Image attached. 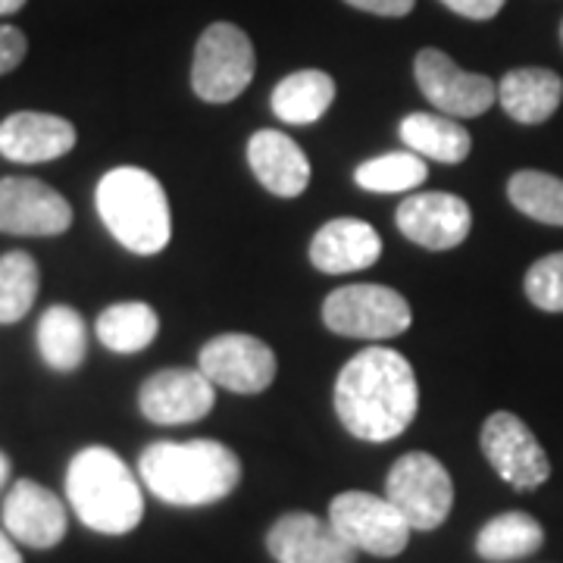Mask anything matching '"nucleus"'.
I'll use <instances>...</instances> for the list:
<instances>
[{
  "mask_svg": "<svg viewBox=\"0 0 563 563\" xmlns=\"http://www.w3.org/2000/svg\"><path fill=\"white\" fill-rule=\"evenodd\" d=\"M395 222H398L404 239H410L426 251H451L470 235L473 210L457 195L422 191V195H410L398 207Z\"/></svg>",
  "mask_w": 563,
  "mask_h": 563,
  "instance_id": "nucleus-14",
  "label": "nucleus"
},
{
  "mask_svg": "<svg viewBox=\"0 0 563 563\" xmlns=\"http://www.w3.org/2000/svg\"><path fill=\"white\" fill-rule=\"evenodd\" d=\"M404 144L420 154L422 161L439 163H463L470 157L473 139L461 122L435 113H410L401 120Z\"/></svg>",
  "mask_w": 563,
  "mask_h": 563,
  "instance_id": "nucleus-22",
  "label": "nucleus"
},
{
  "mask_svg": "<svg viewBox=\"0 0 563 563\" xmlns=\"http://www.w3.org/2000/svg\"><path fill=\"white\" fill-rule=\"evenodd\" d=\"M498 101L510 120L539 125L558 113L563 101V79L542 66L510 69L498 85Z\"/></svg>",
  "mask_w": 563,
  "mask_h": 563,
  "instance_id": "nucleus-20",
  "label": "nucleus"
},
{
  "mask_svg": "<svg viewBox=\"0 0 563 563\" xmlns=\"http://www.w3.org/2000/svg\"><path fill=\"white\" fill-rule=\"evenodd\" d=\"M217 404V385L201 369H161L141 385V413L157 426L203 420Z\"/></svg>",
  "mask_w": 563,
  "mask_h": 563,
  "instance_id": "nucleus-13",
  "label": "nucleus"
},
{
  "mask_svg": "<svg viewBox=\"0 0 563 563\" xmlns=\"http://www.w3.org/2000/svg\"><path fill=\"white\" fill-rule=\"evenodd\" d=\"M429 176V166L422 163L420 154L413 151H395V154H383L373 161L361 163L354 169V181L363 191H376V195H398V191H410L422 185Z\"/></svg>",
  "mask_w": 563,
  "mask_h": 563,
  "instance_id": "nucleus-27",
  "label": "nucleus"
},
{
  "mask_svg": "<svg viewBox=\"0 0 563 563\" xmlns=\"http://www.w3.org/2000/svg\"><path fill=\"white\" fill-rule=\"evenodd\" d=\"M266 548L276 563H354L357 551L339 529L313 514H285L266 532Z\"/></svg>",
  "mask_w": 563,
  "mask_h": 563,
  "instance_id": "nucleus-15",
  "label": "nucleus"
},
{
  "mask_svg": "<svg viewBox=\"0 0 563 563\" xmlns=\"http://www.w3.org/2000/svg\"><path fill=\"white\" fill-rule=\"evenodd\" d=\"M344 3L357 7L363 13H373V16H407L417 0H344Z\"/></svg>",
  "mask_w": 563,
  "mask_h": 563,
  "instance_id": "nucleus-32",
  "label": "nucleus"
},
{
  "mask_svg": "<svg viewBox=\"0 0 563 563\" xmlns=\"http://www.w3.org/2000/svg\"><path fill=\"white\" fill-rule=\"evenodd\" d=\"M329 523L354 551H366L373 558H398L413 532L395 504L369 492L335 495L329 504Z\"/></svg>",
  "mask_w": 563,
  "mask_h": 563,
  "instance_id": "nucleus-8",
  "label": "nucleus"
},
{
  "mask_svg": "<svg viewBox=\"0 0 563 563\" xmlns=\"http://www.w3.org/2000/svg\"><path fill=\"white\" fill-rule=\"evenodd\" d=\"M544 544V529L536 517H529L523 510H507L492 517L476 536V554L483 561L504 563L520 561L536 554Z\"/></svg>",
  "mask_w": 563,
  "mask_h": 563,
  "instance_id": "nucleus-23",
  "label": "nucleus"
},
{
  "mask_svg": "<svg viewBox=\"0 0 563 563\" xmlns=\"http://www.w3.org/2000/svg\"><path fill=\"white\" fill-rule=\"evenodd\" d=\"M198 369L217 388L235 395H261L276 379V354L257 335L229 332L203 344L198 354Z\"/></svg>",
  "mask_w": 563,
  "mask_h": 563,
  "instance_id": "nucleus-11",
  "label": "nucleus"
},
{
  "mask_svg": "<svg viewBox=\"0 0 563 563\" xmlns=\"http://www.w3.org/2000/svg\"><path fill=\"white\" fill-rule=\"evenodd\" d=\"M413 76L426 101L451 120H476L498 101L495 81L479 73H463L457 63L435 47H426L417 54Z\"/></svg>",
  "mask_w": 563,
  "mask_h": 563,
  "instance_id": "nucleus-9",
  "label": "nucleus"
},
{
  "mask_svg": "<svg viewBox=\"0 0 563 563\" xmlns=\"http://www.w3.org/2000/svg\"><path fill=\"white\" fill-rule=\"evenodd\" d=\"M38 351L44 363L57 373L79 369L88 354V332L79 310L73 307H47L38 322Z\"/></svg>",
  "mask_w": 563,
  "mask_h": 563,
  "instance_id": "nucleus-24",
  "label": "nucleus"
},
{
  "mask_svg": "<svg viewBox=\"0 0 563 563\" xmlns=\"http://www.w3.org/2000/svg\"><path fill=\"white\" fill-rule=\"evenodd\" d=\"M29 51V41L16 25H0V76L13 73Z\"/></svg>",
  "mask_w": 563,
  "mask_h": 563,
  "instance_id": "nucleus-30",
  "label": "nucleus"
},
{
  "mask_svg": "<svg viewBox=\"0 0 563 563\" xmlns=\"http://www.w3.org/2000/svg\"><path fill=\"white\" fill-rule=\"evenodd\" d=\"M98 213L110 235L132 254L151 257L161 254L173 235V220H169V201L166 191L139 166H117L98 181Z\"/></svg>",
  "mask_w": 563,
  "mask_h": 563,
  "instance_id": "nucleus-4",
  "label": "nucleus"
},
{
  "mask_svg": "<svg viewBox=\"0 0 563 563\" xmlns=\"http://www.w3.org/2000/svg\"><path fill=\"white\" fill-rule=\"evenodd\" d=\"M0 563H22L20 548L13 544L10 532H3V529H0Z\"/></svg>",
  "mask_w": 563,
  "mask_h": 563,
  "instance_id": "nucleus-33",
  "label": "nucleus"
},
{
  "mask_svg": "<svg viewBox=\"0 0 563 563\" xmlns=\"http://www.w3.org/2000/svg\"><path fill=\"white\" fill-rule=\"evenodd\" d=\"M526 298L544 313H563V251L536 261L526 273Z\"/></svg>",
  "mask_w": 563,
  "mask_h": 563,
  "instance_id": "nucleus-29",
  "label": "nucleus"
},
{
  "mask_svg": "<svg viewBox=\"0 0 563 563\" xmlns=\"http://www.w3.org/2000/svg\"><path fill=\"white\" fill-rule=\"evenodd\" d=\"M448 10H454L457 16H466V20H492L498 16L504 7V0H442Z\"/></svg>",
  "mask_w": 563,
  "mask_h": 563,
  "instance_id": "nucleus-31",
  "label": "nucleus"
},
{
  "mask_svg": "<svg viewBox=\"0 0 563 563\" xmlns=\"http://www.w3.org/2000/svg\"><path fill=\"white\" fill-rule=\"evenodd\" d=\"M254 44L232 22H213L195 47L191 88L207 103H229L254 79Z\"/></svg>",
  "mask_w": 563,
  "mask_h": 563,
  "instance_id": "nucleus-7",
  "label": "nucleus"
},
{
  "mask_svg": "<svg viewBox=\"0 0 563 563\" xmlns=\"http://www.w3.org/2000/svg\"><path fill=\"white\" fill-rule=\"evenodd\" d=\"M95 329H98L103 347H110L117 354H139L154 344L157 332H161V320L151 303L122 301L107 307L98 317Z\"/></svg>",
  "mask_w": 563,
  "mask_h": 563,
  "instance_id": "nucleus-25",
  "label": "nucleus"
},
{
  "mask_svg": "<svg viewBox=\"0 0 563 563\" xmlns=\"http://www.w3.org/2000/svg\"><path fill=\"white\" fill-rule=\"evenodd\" d=\"M420 407L417 373L404 354L369 344L344 363L335 379V413L361 442L398 439Z\"/></svg>",
  "mask_w": 563,
  "mask_h": 563,
  "instance_id": "nucleus-1",
  "label": "nucleus"
},
{
  "mask_svg": "<svg viewBox=\"0 0 563 563\" xmlns=\"http://www.w3.org/2000/svg\"><path fill=\"white\" fill-rule=\"evenodd\" d=\"M507 198L510 203L544 225H563V179L539 169H520L507 181Z\"/></svg>",
  "mask_w": 563,
  "mask_h": 563,
  "instance_id": "nucleus-26",
  "label": "nucleus"
},
{
  "mask_svg": "<svg viewBox=\"0 0 563 563\" xmlns=\"http://www.w3.org/2000/svg\"><path fill=\"white\" fill-rule=\"evenodd\" d=\"M66 498L76 517L101 536H125L144 517L139 479L110 448L91 444L66 470Z\"/></svg>",
  "mask_w": 563,
  "mask_h": 563,
  "instance_id": "nucleus-3",
  "label": "nucleus"
},
{
  "mask_svg": "<svg viewBox=\"0 0 563 563\" xmlns=\"http://www.w3.org/2000/svg\"><path fill=\"white\" fill-rule=\"evenodd\" d=\"M38 263L25 251L0 257V322H20L38 298Z\"/></svg>",
  "mask_w": 563,
  "mask_h": 563,
  "instance_id": "nucleus-28",
  "label": "nucleus"
},
{
  "mask_svg": "<svg viewBox=\"0 0 563 563\" xmlns=\"http://www.w3.org/2000/svg\"><path fill=\"white\" fill-rule=\"evenodd\" d=\"M76 147V125L54 113L20 110L0 122V154L13 163H51Z\"/></svg>",
  "mask_w": 563,
  "mask_h": 563,
  "instance_id": "nucleus-17",
  "label": "nucleus"
},
{
  "mask_svg": "<svg viewBox=\"0 0 563 563\" xmlns=\"http://www.w3.org/2000/svg\"><path fill=\"white\" fill-rule=\"evenodd\" d=\"M141 483L163 504L207 507L229 498L242 483V461L213 439L154 442L141 451Z\"/></svg>",
  "mask_w": 563,
  "mask_h": 563,
  "instance_id": "nucleus-2",
  "label": "nucleus"
},
{
  "mask_svg": "<svg viewBox=\"0 0 563 563\" xmlns=\"http://www.w3.org/2000/svg\"><path fill=\"white\" fill-rule=\"evenodd\" d=\"M335 101V79L322 69L291 73L273 88V113L288 125H310Z\"/></svg>",
  "mask_w": 563,
  "mask_h": 563,
  "instance_id": "nucleus-21",
  "label": "nucleus"
},
{
  "mask_svg": "<svg viewBox=\"0 0 563 563\" xmlns=\"http://www.w3.org/2000/svg\"><path fill=\"white\" fill-rule=\"evenodd\" d=\"M385 498L398 507L410 529L432 532L448 520L454 507V483L439 457L426 451H410L388 470Z\"/></svg>",
  "mask_w": 563,
  "mask_h": 563,
  "instance_id": "nucleus-6",
  "label": "nucleus"
},
{
  "mask_svg": "<svg viewBox=\"0 0 563 563\" xmlns=\"http://www.w3.org/2000/svg\"><path fill=\"white\" fill-rule=\"evenodd\" d=\"M479 444H483L485 461L492 463V470L507 485H514L520 492H532L548 483L551 461H548L539 439L532 435V429L517 413L495 410L485 420Z\"/></svg>",
  "mask_w": 563,
  "mask_h": 563,
  "instance_id": "nucleus-10",
  "label": "nucleus"
},
{
  "mask_svg": "<svg viewBox=\"0 0 563 563\" xmlns=\"http://www.w3.org/2000/svg\"><path fill=\"white\" fill-rule=\"evenodd\" d=\"M73 225V207L57 188L38 179H0V232L7 235H63Z\"/></svg>",
  "mask_w": 563,
  "mask_h": 563,
  "instance_id": "nucleus-12",
  "label": "nucleus"
},
{
  "mask_svg": "<svg viewBox=\"0 0 563 563\" xmlns=\"http://www.w3.org/2000/svg\"><path fill=\"white\" fill-rule=\"evenodd\" d=\"M7 479H10V461H7V454L0 451V488L7 485Z\"/></svg>",
  "mask_w": 563,
  "mask_h": 563,
  "instance_id": "nucleus-35",
  "label": "nucleus"
},
{
  "mask_svg": "<svg viewBox=\"0 0 563 563\" xmlns=\"http://www.w3.org/2000/svg\"><path fill=\"white\" fill-rule=\"evenodd\" d=\"M25 7V0H0V16H10V13H16Z\"/></svg>",
  "mask_w": 563,
  "mask_h": 563,
  "instance_id": "nucleus-34",
  "label": "nucleus"
},
{
  "mask_svg": "<svg viewBox=\"0 0 563 563\" xmlns=\"http://www.w3.org/2000/svg\"><path fill=\"white\" fill-rule=\"evenodd\" d=\"M247 166L276 198H298L310 185V161L295 139L276 129H261L247 141Z\"/></svg>",
  "mask_w": 563,
  "mask_h": 563,
  "instance_id": "nucleus-18",
  "label": "nucleus"
},
{
  "mask_svg": "<svg viewBox=\"0 0 563 563\" xmlns=\"http://www.w3.org/2000/svg\"><path fill=\"white\" fill-rule=\"evenodd\" d=\"M561 41H563V25H561Z\"/></svg>",
  "mask_w": 563,
  "mask_h": 563,
  "instance_id": "nucleus-36",
  "label": "nucleus"
},
{
  "mask_svg": "<svg viewBox=\"0 0 563 563\" xmlns=\"http://www.w3.org/2000/svg\"><path fill=\"white\" fill-rule=\"evenodd\" d=\"M322 322L329 332L344 339H395L410 329L413 313L401 291L388 285H344L322 303Z\"/></svg>",
  "mask_w": 563,
  "mask_h": 563,
  "instance_id": "nucleus-5",
  "label": "nucleus"
},
{
  "mask_svg": "<svg viewBox=\"0 0 563 563\" xmlns=\"http://www.w3.org/2000/svg\"><path fill=\"white\" fill-rule=\"evenodd\" d=\"M383 254V239L369 222L342 217L329 220L310 242V263L329 273V276H344L357 273L379 261Z\"/></svg>",
  "mask_w": 563,
  "mask_h": 563,
  "instance_id": "nucleus-19",
  "label": "nucleus"
},
{
  "mask_svg": "<svg viewBox=\"0 0 563 563\" xmlns=\"http://www.w3.org/2000/svg\"><path fill=\"white\" fill-rule=\"evenodd\" d=\"M3 529L29 548H57L66 536V507L51 488L20 479L3 501Z\"/></svg>",
  "mask_w": 563,
  "mask_h": 563,
  "instance_id": "nucleus-16",
  "label": "nucleus"
}]
</instances>
